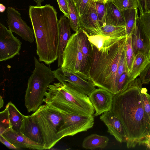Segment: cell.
Segmentation results:
<instances>
[{"label":"cell","mask_w":150,"mask_h":150,"mask_svg":"<svg viewBox=\"0 0 150 150\" xmlns=\"http://www.w3.org/2000/svg\"><path fill=\"white\" fill-rule=\"evenodd\" d=\"M140 78H136L121 92L114 95L111 111L122 123L128 148L135 147L150 135V121L145 111Z\"/></svg>","instance_id":"cell-1"},{"label":"cell","mask_w":150,"mask_h":150,"mask_svg":"<svg viewBox=\"0 0 150 150\" xmlns=\"http://www.w3.org/2000/svg\"><path fill=\"white\" fill-rule=\"evenodd\" d=\"M29 13L39 61L50 65L58 57L59 20L57 12L49 4L43 6H30Z\"/></svg>","instance_id":"cell-2"},{"label":"cell","mask_w":150,"mask_h":150,"mask_svg":"<svg viewBox=\"0 0 150 150\" xmlns=\"http://www.w3.org/2000/svg\"><path fill=\"white\" fill-rule=\"evenodd\" d=\"M126 37L113 44L105 52L99 51L92 45L93 56L88 80L95 86L105 89L114 95L117 93V72Z\"/></svg>","instance_id":"cell-3"},{"label":"cell","mask_w":150,"mask_h":150,"mask_svg":"<svg viewBox=\"0 0 150 150\" xmlns=\"http://www.w3.org/2000/svg\"><path fill=\"white\" fill-rule=\"evenodd\" d=\"M45 96L43 102L53 107L80 115H94V109L88 96L66 84H50Z\"/></svg>","instance_id":"cell-4"},{"label":"cell","mask_w":150,"mask_h":150,"mask_svg":"<svg viewBox=\"0 0 150 150\" xmlns=\"http://www.w3.org/2000/svg\"><path fill=\"white\" fill-rule=\"evenodd\" d=\"M35 68L29 78L25 96L28 112H35L42 105L45 94L54 80L53 71L34 57Z\"/></svg>","instance_id":"cell-5"},{"label":"cell","mask_w":150,"mask_h":150,"mask_svg":"<svg viewBox=\"0 0 150 150\" xmlns=\"http://www.w3.org/2000/svg\"><path fill=\"white\" fill-rule=\"evenodd\" d=\"M37 122L43 138L45 149H50L58 141L57 133L63 118L57 111L45 104L32 115Z\"/></svg>","instance_id":"cell-6"},{"label":"cell","mask_w":150,"mask_h":150,"mask_svg":"<svg viewBox=\"0 0 150 150\" xmlns=\"http://www.w3.org/2000/svg\"><path fill=\"white\" fill-rule=\"evenodd\" d=\"M62 59V69L76 73L88 80L86 62L81 49L78 32L72 34L64 50Z\"/></svg>","instance_id":"cell-7"},{"label":"cell","mask_w":150,"mask_h":150,"mask_svg":"<svg viewBox=\"0 0 150 150\" xmlns=\"http://www.w3.org/2000/svg\"><path fill=\"white\" fill-rule=\"evenodd\" d=\"M48 105L58 111L63 118L62 123L57 133L59 140L64 137L73 136L78 133L86 131L93 126V115H78Z\"/></svg>","instance_id":"cell-8"},{"label":"cell","mask_w":150,"mask_h":150,"mask_svg":"<svg viewBox=\"0 0 150 150\" xmlns=\"http://www.w3.org/2000/svg\"><path fill=\"white\" fill-rule=\"evenodd\" d=\"M53 72L55 78L60 82L88 96L96 88L90 80H85L77 74L63 70L61 67L53 71Z\"/></svg>","instance_id":"cell-9"},{"label":"cell","mask_w":150,"mask_h":150,"mask_svg":"<svg viewBox=\"0 0 150 150\" xmlns=\"http://www.w3.org/2000/svg\"><path fill=\"white\" fill-rule=\"evenodd\" d=\"M22 42L4 25L0 23V62L20 54Z\"/></svg>","instance_id":"cell-10"},{"label":"cell","mask_w":150,"mask_h":150,"mask_svg":"<svg viewBox=\"0 0 150 150\" xmlns=\"http://www.w3.org/2000/svg\"><path fill=\"white\" fill-rule=\"evenodd\" d=\"M6 11L8 18L7 22L9 29L25 41L33 43L34 35L33 30L22 19L19 12L12 7H8Z\"/></svg>","instance_id":"cell-11"},{"label":"cell","mask_w":150,"mask_h":150,"mask_svg":"<svg viewBox=\"0 0 150 150\" xmlns=\"http://www.w3.org/2000/svg\"><path fill=\"white\" fill-rule=\"evenodd\" d=\"M114 95L103 88H95L88 96L97 116L111 110Z\"/></svg>","instance_id":"cell-12"},{"label":"cell","mask_w":150,"mask_h":150,"mask_svg":"<svg viewBox=\"0 0 150 150\" xmlns=\"http://www.w3.org/2000/svg\"><path fill=\"white\" fill-rule=\"evenodd\" d=\"M131 36L134 55L140 52L144 53L150 60V39L144 30L139 17Z\"/></svg>","instance_id":"cell-13"},{"label":"cell","mask_w":150,"mask_h":150,"mask_svg":"<svg viewBox=\"0 0 150 150\" xmlns=\"http://www.w3.org/2000/svg\"><path fill=\"white\" fill-rule=\"evenodd\" d=\"M100 119L107 127L108 132L113 135L119 142H126L127 135L123 126L118 118L111 110L105 112Z\"/></svg>","instance_id":"cell-14"},{"label":"cell","mask_w":150,"mask_h":150,"mask_svg":"<svg viewBox=\"0 0 150 150\" xmlns=\"http://www.w3.org/2000/svg\"><path fill=\"white\" fill-rule=\"evenodd\" d=\"M81 28L89 35H101V26L97 15L93 1L89 10L80 16Z\"/></svg>","instance_id":"cell-15"},{"label":"cell","mask_w":150,"mask_h":150,"mask_svg":"<svg viewBox=\"0 0 150 150\" xmlns=\"http://www.w3.org/2000/svg\"><path fill=\"white\" fill-rule=\"evenodd\" d=\"M2 135L12 144L19 149H28L38 150L45 149L44 144L35 142L20 132H16L11 129L5 131Z\"/></svg>","instance_id":"cell-16"},{"label":"cell","mask_w":150,"mask_h":150,"mask_svg":"<svg viewBox=\"0 0 150 150\" xmlns=\"http://www.w3.org/2000/svg\"><path fill=\"white\" fill-rule=\"evenodd\" d=\"M20 131L22 134L31 140L44 144L40 127L32 115H24L22 120Z\"/></svg>","instance_id":"cell-17"},{"label":"cell","mask_w":150,"mask_h":150,"mask_svg":"<svg viewBox=\"0 0 150 150\" xmlns=\"http://www.w3.org/2000/svg\"><path fill=\"white\" fill-rule=\"evenodd\" d=\"M58 24L59 45L57 59L58 66L60 67L62 64L64 50L72 35L69 20L64 15L60 17L58 21Z\"/></svg>","instance_id":"cell-18"},{"label":"cell","mask_w":150,"mask_h":150,"mask_svg":"<svg viewBox=\"0 0 150 150\" xmlns=\"http://www.w3.org/2000/svg\"><path fill=\"white\" fill-rule=\"evenodd\" d=\"M106 4V14L105 25L125 26L122 11H120L111 0H107Z\"/></svg>","instance_id":"cell-19"},{"label":"cell","mask_w":150,"mask_h":150,"mask_svg":"<svg viewBox=\"0 0 150 150\" xmlns=\"http://www.w3.org/2000/svg\"><path fill=\"white\" fill-rule=\"evenodd\" d=\"M78 32L81 49L86 61L88 74L93 59L92 45L88 39L87 33L86 31L81 28Z\"/></svg>","instance_id":"cell-20"},{"label":"cell","mask_w":150,"mask_h":150,"mask_svg":"<svg viewBox=\"0 0 150 150\" xmlns=\"http://www.w3.org/2000/svg\"><path fill=\"white\" fill-rule=\"evenodd\" d=\"M87 34L88 39L92 44L102 52H106L116 42L125 38H114L102 35H89Z\"/></svg>","instance_id":"cell-21"},{"label":"cell","mask_w":150,"mask_h":150,"mask_svg":"<svg viewBox=\"0 0 150 150\" xmlns=\"http://www.w3.org/2000/svg\"><path fill=\"white\" fill-rule=\"evenodd\" d=\"M109 141L108 138L96 134H92L86 137L82 143V147L86 149L94 150L103 149L107 145Z\"/></svg>","instance_id":"cell-22"},{"label":"cell","mask_w":150,"mask_h":150,"mask_svg":"<svg viewBox=\"0 0 150 150\" xmlns=\"http://www.w3.org/2000/svg\"><path fill=\"white\" fill-rule=\"evenodd\" d=\"M150 60L143 53L139 52L135 56L129 76L131 81L139 76L149 63Z\"/></svg>","instance_id":"cell-23"},{"label":"cell","mask_w":150,"mask_h":150,"mask_svg":"<svg viewBox=\"0 0 150 150\" xmlns=\"http://www.w3.org/2000/svg\"><path fill=\"white\" fill-rule=\"evenodd\" d=\"M6 108L8 111L11 129L17 132H20L22 120L24 115L22 114L11 102L8 103Z\"/></svg>","instance_id":"cell-24"},{"label":"cell","mask_w":150,"mask_h":150,"mask_svg":"<svg viewBox=\"0 0 150 150\" xmlns=\"http://www.w3.org/2000/svg\"><path fill=\"white\" fill-rule=\"evenodd\" d=\"M125 23L127 36L131 35L134 28L139 17L137 8H132L122 11Z\"/></svg>","instance_id":"cell-25"},{"label":"cell","mask_w":150,"mask_h":150,"mask_svg":"<svg viewBox=\"0 0 150 150\" xmlns=\"http://www.w3.org/2000/svg\"><path fill=\"white\" fill-rule=\"evenodd\" d=\"M101 35L111 38H124L127 36L125 26L105 24L101 27Z\"/></svg>","instance_id":"cell-26"},{"label":"cell","mask_w":150,"mask_h":150,"mask_svg":"<svg viewBox=\"0 0 150 150\" xmlns=\"http://www.w3.org/2000/svg\"><path fill=\"white\" fill-rule=\"evenodd\" d=\"M69 13L68 18L71 28L75 33L81 28L80 23V16L73 0H68Z\"/></svg>","instance_id":"cell-27"},{"label":"cell","mask_w":150,"mask_h":150,"mask_svg":"<svg viewBox=\"0 0 150 150\" xmlns=\"http://www.w3.org/2000/svg\"><path fill=\"white\" fill-rule=\"evenodd\" d=\"M124 48L127 68L130 73L135 57L131 44V35L126 36Z\"/></svg>","instance_id":"cell-28"},{"label":"cell","mask_w":150,"mask_h":150,"mask_svg":"<svg viewBox=\"0 0 150 150\" xmlns=\"http://www.w3.org/2000/svg\"><path fill=\"white\" fill-rule=\"evenodd\" d=\"M94 1L96 13L102 27L105 24L106 14V2L103 0Z\"/></svg>","instance_id":"cell-29"},{"label":"cell","mask_w":150,"mask_h":150,"mask_svg":"<svg viewBox=\"0 0 150 150\" xmlns=\"http://www.w3.org/2000/svg\"><path fill=\"white\" fill-rule=\"evenodd\" d=\"M121 11L138 8L137 0H111Z\"/></svg>","instance_id":"cell-30"},{"label":"cell","mask_w":150,"mask_h":150,"mask_svg":"<svg viewBox=\"0 0 150 150\" xmlns=\"http://www.w3.org/2000/svg\"><path fill=\"white\" fill-rule=\"evenodd\" d=\"M0 135L11 129L8 111L6 108L0 113Z\"/></svg>","instance_id":"cell-31"},{"label":"cell","mask_w":150,"mask_h":150,"mask_svg":"<svg viewBox=\"0 0 150 150\" xmlns=\"http://www.w3.org/2000/svg\"><path fill=\"white\" fill-rule=\"evenodd\" d=\"M131 81L128 71L124 72L120 76L118 80L117 86V93L122 91Z\"/></svg>","instance_id":"cell-32"},{"label":"cell","mask_w":150,"mask_h":150,"mask_svg":"<svg viewBox=\"0 0 150 150\" xmlns=\"http://www.w3.org/2000/svg\"><path fill=\"white\" fill-rule=\"evenodd\" d=\"M93 1V0H79L75 3L80 16L89 10Z\"/></svg>","instance_id":"cell-33"},{"label":"cell","mask_w":150,"mask_h":150,"mask_svg":"<svg viewBox=\"0 0 150 150\" xmlns=\"http://www.w3.org/2000/svg\"><path fill=\"white\" fill-rule=\"evenodd\" d=\"M139 18L144 30L150 39V12L140 14Z\"/></svg>","instance_id":"cell-34"},{"label":"cell","mask_w":150,"mask_h":150,"mask_svg":"<svg viewBox=\"0 0 150 150\" xmlns=\"http://www.w3.org/2000/svg\"><path fill=\"white\" fill-rule=\"evenodd\" d=\"M147 91L146 88H142L141 92L144 108L150 121V95Z\"/></svg>","instance_id":"cell-35"},{"label":"cell","mask_w":150,"mask_h":150,"mask_svg":"<svg viewBox=\"0 0 150 150\" xmlns=\"http://www.w3.org/2000/svg\"><path fill=\"white\" fill-rule=\"evenodd\" d=\"M142 84H147L150 82V60L149 63L142 71L140 75Z\"/></svg>","instance_id":"cell-36"},{"label":"cell","mask_w":150,"mask_h":150,"mask_svg":"<svg viewBox=\"0 0 150 150\" xmlns=\"http://www.w3.org/2000/svg\"><path fill=\"white\" fill-rule=\"evenodd\" d=\"M60 10L68 19L69 17L68 0H57Z\"/></svg>","instance_id":"cell-37"},{"label":"cell","mask_w":150,"mask_h":150,"mask_svg":"<svg viewBox=\"0 0 150 150\" xmlns=\"http://www.w3.org/2000/svg\"><path fill=\"white\" fill-rule=\"evenodd\" d=\"M0 141L9 149H19L11 143L2 135H0Z\"/></svg>","instance_id":"cell-38"},{"label":"cell","mask_w":150,"mask_h":150,"mask_svg":"<svg viewBox=\"0 0 150 150\" xmlns=\"http://www.w3.org/2000/svg\"><path fill=\"white\" fill-rule=\"evenodd\" d=\"M140 15L146 12V0H137Z\"/></svg>","instance_id":"cell-39"},{"label":"cell","mask_w":150,"mask_h":150,"mask_svg":"<svg viewBox=\"0 0 150 150\" xmlns=\"http://www.w3.org/2000/svg\"><path fill=\"white\" fill-rule=\"evenodd\" d=\"M144 144L147 149H150V135L145 137L139 143V145Z\"/></svg>","instance_id":"cell-40"},{"label":"cell","mask_w":150,"mask_h":150,"mask_svg":"<svg viewBox=\"0 0 150 150\" xmlns=\"http://www.w3.org/2000/svg\"><path fill=\"white\" fill-rule=\"evenodd\" d=\"M150 12V0H146V12Z\"/></svg>","instance_id":"cell-41"},{"label":"cell","mask_w":150,"mask_h":150,"mask_svg":"<svg viewBox=\"0 0 150 150\" xmlns=\"http://www.w3.org/2000/svg\"><path fill=\"white\" fill-rule=\"evenodd\" d=\"M5 6L3 4H0V12L1 13L3 12L6 9Z\"/></svg>","instance_id":"cell-42"},{"label":"cell","mask_w":150,"mask_h":150,"mask_svg":"<svg viewBox=\"0 0 150 150\" xmlns=\"http://www.w3.org/2000/svg\"><path fill=\"white\" fill-rule=\"evenodd\" d=\"M36 3L37 6H41V3L44 0H33Z\"/></svg>","instance_id":"cell-43"},{"label":"cell","mask_w":150,"mask_h":150,"mask_svg":"<svg viewBox=\"0 0 150 150\" xmlns=\"http://www.w3.org/2000/svg\"><path fill=\"white\" fill-rule=\"evenodd\" d=\"M4 100L2 97L1 96L0 97V108L3 107L4 105Z\"/></svg>","instance_id":"cell-44"},{"label":"cell","mask_w":150,"mask_h":150,"mask_svg":"<svg viewBox=\"0 0 150 150\" xmlns=\"http://www.w3.org/2000/svg\"><path fill=\"white\" fill-rule=\"evenodd\" d=\"M79 0H73V1H74V2H75V4Z\"/></svg>","instance_id":"cell-45"},{"label":"cell","mask_w":150,"mask_h":150,"mask_svg":"<svg viewBox=\"0 0 150 150\" xmlns=\"http://www.w3.org/2000/svg\"><path fill=\"white\" fill-rule=\"evenodd\" d=\"M94 1H96L98 0H93ZM104 0L105 1H107V0Z\"/></svg>","instance_id":"cell-46"}]
</instances>
